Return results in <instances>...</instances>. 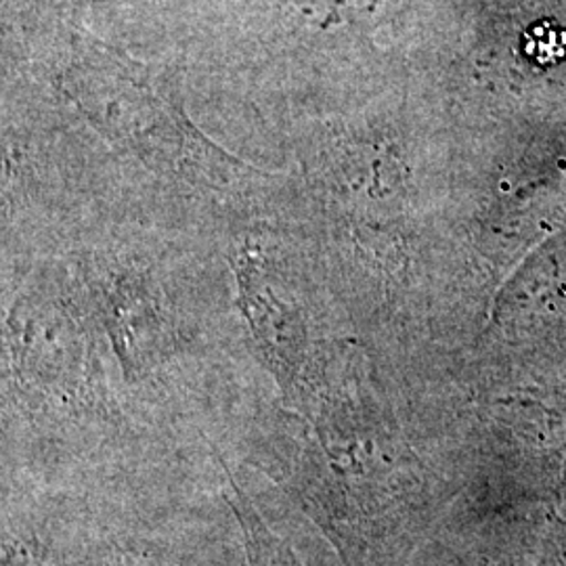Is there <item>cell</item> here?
Masks as SVG:
<instances>
[{
	"mask_svg": "<svg viewBox=\"0 0 566 566\" xmlns=\"http://www.w3.org/2000/svg\"><path fill=\"white\" fill-rule=\"evenodd\" d=\"M233 273L252 350L298 411L338 353L327 340L319 308L250 242L235 248Z\"/></svg>",
	"mask_w": 566,
	"mask_h": 566,
	"instance_id": "1",
	"label": "cell"
},
{
	"mask_svg": "<svg viewBox=\"0 0 566 566\" xmlns=\"http://www.w3.org/2000/svg\"><path fill=\"white\" fill-rule=\"evenodd\" d=\"M526 53L539 63H556L565 60L566 30L552 21H539L526 32Z\"/></svg>",
	"mask_w": 566,
	"mask_h": 566,
	"instance_id": "2",
	"label": "cell"
}]
</instances>
